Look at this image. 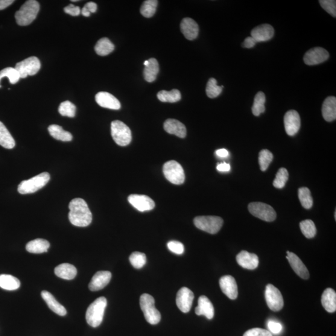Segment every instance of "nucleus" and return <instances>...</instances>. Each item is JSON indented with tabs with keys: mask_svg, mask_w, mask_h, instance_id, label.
Wrapping results in <instances>:
<instances>
[{
	"mask_svg": "<svg viewBox=\"0 0 336 336\" xmlns=\"http://www.w3.org/2000/svg\"><path fill=\"white\" fill-rule=\"evenodd\" d=\"M42 297L51 310L55 314L64 317L66 315L67 311L65 308L55 300L53 295L47 291L42 292Z\"/></svg>",
	"mask_w": 336,
	"mask_h": 336,
	"instance_id": "26",
	"label": "nucleus"
},
{
	"mask_svg": "<svg viewBox=\"0 0 336 336\" xmlns=\"http://www.w3.org/2000/svg\"><path fill=\"white\" fill-rule=\"evenodd\" d=\"M215 154H217V156L220 157H226L229 156V151H228L226 149H220L215 151Z\"/></svg>",
	"mask_w": 336,
	"mask_h": 336,
	"instance_id": "55",
	"label": "nucleus"
},
{
	"mask_svg": "<svg viewBox=\"0 0 336 336\" xmlns=\"http://www.w3.org/2000/svg\"><path fill=\"white\" fill-rule=\"evenodd\" d=\"M107 301L105 297L98 298L89 306L86 311L87 323L92 328H97L101 325L104 315Z\"/></svg>",
	"mask_w": 336,
	"mask_h": 336,
	"instance_id": "2",
	"label": "nucleus"
},
{
	"mask_svg": "<svg viewBox=\"0 0 336 336\" xmlns=\"http://www.w3.org/2000/svg\"><path fill=\"white\" fill-rule=\"evenodd\" d=\"M19 280L10 274H0V288L6 290H16L19 288Z\"/></svg>",
	"mask_w": 336,
	"mask_h": 336,
	"instance_id": "32",
	"label": "nucleus"
},
{
	"mask_svg": "<svg viewBox=\"0 0 336 336\" xmlns=\"http://www.w3.org/2000/svg\"><path fill=\"white\" fill-rule=\"evenodd\" d=\"M51 136L54 139L63 142H71L73 136L69 131H66L57 125H51L48 127Z\"/></svg>",
	"mask_w": 336,
	"mask_h": 336,
	"instance_id": "31",
	"label": "nucleus"
},
{
	"mask_svg": "<svg viewBox=\"0 0 336 336\" xmlns=\"http://www.w3.org/2000/svg\"><path fill=\"white\" fill-rule=\"evenodd\" d=\"M4 77L8 78L10 84H15L19 81L20 76L14 67H9L0 71V83H1L2 78ZM2 86L0 85V88Z\"/></svg>",
	"mask_w": 336,
	"mask_h": 336,
	"instance_id": "41",
	"label": "nucleus"
},
{
	"mask_svg": "<svg viewBox=\"0 0 336 336\" xmlns=\"http://www.w3.org/2000/svg\"><path fill=\"white\" fill-rule=\"evenodd\" d=\"M329 57V52L325 49L315 47L306 52L303 60L306 65L314 66L325 62Z\"/></svg>",
	"mask_w": 336,
	"mask_h": 336,
	"instance_id": "12",
	"label": "nucleus"
},
{
	"mask_svg": "<svg viewBox=\"0 0 336 336\" xmlns=\"http://www.w3.org/2000/svg\"><path fill=\"white\" fill-rule=\"evenodd\" d=\"M195 226L204 232L215 234L223 226V219L218 216H198L194 219Z\"/></svg>",
	"mask_w": 336,
	"mask_h": 336,
	"instance_id": "6",
	"label": "nucleus"
},
{
	"mask_svg": "<svg viewBox=\"0 0 336 336\" xmlns=\"http://www.w3.org/2000/svg\"><path fill=\"white\" fill-rule=\"evenodd\" d=\"M195 314L204 315L208 320L214 317V308L212 303L206 296H201L198 300V306L195 309Z\"/></svg>",
	"mask_w": 336,
	"mask_h": 336,
	"instance_id": "23",
	"label": "nucleus"
},
{
	"mask_svg": "<svg viewBox=\"0 0 336 336\" xmlns=\"http://www.w3.org/2000/svg\"><path fill=\"white\" fill-rule=\"evenodd\" d=\"M164 129L166 132L174 134L181 139L185 138L187 131L185 125L175 119H168L164 124Z\"/></svg>",
	"mask_w": 336,
	"mask_h": 336,
	"instance_id": "24",
	"label": "nucleus"
},
{
	"mask_svg": "<svg viewBox=\"0 0 336 336\" xmlns=\"http://www.w3.org/2000/svg\"><path fill=\"white\" fill-rule=\"evenodd\" d=\"M320 4L327 12L333 17L336 16V2L334 0H320Z\"/></svg>",
	"mask_w": 336,
	"mask_h": 336,
	"instance_id": "46",
	"label": "nucleus"
},
{
	"mask_svg": "<svg viewBox=\"0 0 336 336\" xmlns=\"http://www.w3.org/2000/svg\"><path fill=\"white\" fill-rule=\"evenodd\" d=\"M0 145L7 149H12L15 147V141L7 127L0 122Z\"/></svg>",
	"mask_w": 336,
	"mask_h": 336,
	"instance_id": "33",
	"label": "nucleus"
},
{
	"mask_svg": "<svg viewBox=\"0 0 336 336\" xmlns=\"http://www.w3.org/2000/svg\"><path fill=\"white\" fill-rule=\"evenodd\" d=\"M321 303L326 311L332 313L336 311V293L331 288L326 289L321 297Z\"/></svg>",
	"mask_w": 336,
	"mask_h": 336,
	"instance_id": "27",
	"label": "nucleus"
},
{
	"mask_svg": "<svg viewBox=\"0 0 336 336\" xmlns=\"http://www.w3.org/2000/svg\"><path fill=\"white\" fill-rule=\"evenodd\" d=\"M273 159V154L268 150H263L259 153V162L262 171H265Z\"/></svg>",
	"mask_w": 336,
	"mask_h": 336,
	"instance_id": "42",
	"label": "nucleus"
},
{
	"mask_svg": "<svg viewBox=\"0 0 336 336\" xmlns=\"http://www.w3.org/2000/svg\"><path fill=\"white\" fill-rule=\"evenodd\" d=\"M163 173L169 182L180 185L185 182V174L184 169L176 161H169L163 166Z\"/></svg>",
	"mask_w": 336,
	"mask_h": 336,
	"instance_id": "8",
	"label": "nucleus"
},
{
	"mask_svg": "<svg viewBox=\"0 0 336 336\" xmlns=\"http://www.w3.org/2000/svg\"><path fill=\"white\" fill-rule=\"evenodd\" d=\"M221 290L230 300H235L238 297V287L234 278L226 275L219 280Z\"/></svg>",
	"mask_w": 336,
	"mask_h": 336,
	"instance_id": "16",
	"label": "nucleus"
},
{
	"mask_svg": "<svg viewBox=\"0 0 336 336\" xmlns=\"http://www.w3.org/2000/svg\"><path fill=\"white\" fill-rule=\"evenodd\" d=\"M265 297L268 308L273 311H279L284 306V301L281 292L271 284L266 286Z\"/></svg>",
	"mask_w": 336,
	"mask_h": 336,
	"instance_id": "10",
	"label": "nucleus"
},
{
	"mask_svg": "<svg viewBox=\"0 0 336 336\" xmlns=\"http://www.w3.org/2000/svg\"><path fill=\"white\" fill-rule=\"evenodd\" d=\"M286 254H287V256L286 258L290 263L294 272L302 279L308 280L309 278V271L299 257L296 254L289 252V251L286 252Z\"/></svg>",
	"mask_w": 336,
	"mask_h": 336,
	"instance_id": "18",
	"label": "nucleus"
},
{
	"mask_svg": "<svg viewBox=\"0 0 336 336\" xmlns=\"http://www.w3.org/2000/svg\"><path fill=\"white\" fill-rule=\"evenodd\" d=\"M157 97L161 102L175 103L181 100V95L179 90L173 89L171 91L162 90L157 93Z\"/></svg>",
	"mask_w": 336,
	"mask_h": 336,
	"instance_id": "35",
	"label": "nucleus"
},
{
	"mask_svg": "<svg viewBox=\"0 0 336 336\" xmlns=\"http://www.w3.org/2000/svg\"><path fill=\"white\" fill-rule=\"evenodd\" d=\"M97 10V5L94 2H89L84 6L83 10H81V14L84 16L89 17L90 13H95Z\"/></svg>",
	"mask_w": 336,
	"mask_h": 336,
	"instance_id": "49",
	"label": "nucleus"
},
{
	"mask_svg": "<svg viewBox=\"0 0 336 336\" xmlns=\"http://www.w3.org/2000/svg\"><path fill=\"white\" fill-rule=\"evenodd\" d=\"M248 208L251 214L261 220L272 222L276 219L275 210L268 204L255 202V203H251L248 205Z\"/></svg>",
	"mask_w": 336,
	"mask_h": 336,
	"instance_id": "9",
	"label": "nucleus"
},
{
	"mask_svg": "<svg viewBox=\"0 0 336 336\" xmlns=\"http://www.w3.org/2000/svg\"><path fill=\"white\" fill-rule=\"evenodd\" d=\"M111 134L114 141L121 147L129 145L132 139L129 127L119 121H113L111 124Z\"/></svg>",
	"mask_w": 336,
	"mask_h": 336,
	"instance_id": "7",
	"label": "nucleus"
},
{
	"mask_svg": "<svg viewBox=\"0 0 336 336\" xmlns=\"http://www.w3.org/2000/svg\"><path fill=\"white\" fill-rule=\"evenodd\" d=\"M214 78H210L206 87V94L210 98L218 97L223 91L224 86H219Z\"/></svg>",
	"mask_w": 336,
	"mask_h": 336,
	"instance_id": "39",
	"label": "nucleus"
},
{
	"mask_svg": "<svg viewBox=\"0 0 336 336\" xmlns=\"http://www.w3.org/2000/svg\"><path fill=\"white\" fill-rule=\"evenodd\" d=\"M154 298L150 294H143L140 297V305L146 320L152 325H155L160 322L162 315L154 306Z\"/></svg>",
	"mask_w": 336,
	"mask_h": 336,
	"instance_id": "4",
	"label": "nucleus"
},
{
	"mask_svg": "<svg viewBox=\"0 0 336 336\" xmlns=\"http://www.w3.org/2000/svg\"><path fill=\"white\" fill-rule=\"evenodd\" d=\"M181 30L187 39H196L199 34V26L194 19L186 17L181 23Z\"/></svg>",
	"mask_w": 336,
	"mask_h": 336,
	"instance_id": "22",
	"label": "nucleus"
},
{
	"mask_svg": "<svg viewBox=\"0 0 336 336\" xmlns=\"http://www.w3.org/2000/svg\"><path fill=\"white\" fill-rule=\"evenodd\" d=\"M288 172L287 169L282 168L278 171L275 179L273 181V185L274 188L282 189L284 188L288 180Z\"/></svg>",
	"mask_w": 336,
	"mask_h": 336,
	"instance_id": "43",
	"label": "nucleus"
},
{
	"mask_svg": "<svg viewBox=\"0 0 336 336\" xmlns=\"http://www.w3.org/2000/svg\"><path fill=\"white\" fill-rule=\"evenodd\" d=\"M40 6L36 0H29L16 11L15 19L19 26H28L33 23L39 13Z\"/></svg>",
	"mask_w": 336,
	"mask_h": 336,
	"instance_id": "3",
	"label": "nucleus"
},
{
	"mask_svg": "<svg viewBox=\"0 0 336 336\" xmlns=\"http://www.w3.org/2000/svg\"><path fill=\"white\" fill-rule=\"evenodd\" d=\"M128 200L131 206L140 212L149 211L155 206L154 202L145 195L131 194L128 197Z\"/></svg>",
	"mask_w": 336,
	"mask_h": 336,
	"instance_id": "14",
	"label": "nucleus"
},
{
	"mask_svg": "<svg viewBox=\"0 0 336 336\" xmlns=\"http://www.w3.org/2000/svg\"><path fill=\"white\" fill-rule=\"evenodd\" d=\"M148 65L145 66L144 72L145 80L148 83H153L156 80L159 72V64L156 59L151 58L148 60Z\"/></svg>",
	"mask_w": 336,
	"mask_h": 336,
	"instance_id": "30",
	"label": "nucleus"
},
{
	"mask_svg": "<svg viewBox=\"0 0 336 336\" xmlns=\"http://www.w3.org/2000/svg\"><path fill=\"white\" fill-rule=\"evenodd\" d=\"M266 101L265 95L264 92H259L256 93L254 98L253 105L252 106V113L254 115L259 116L262 113L265 112V104Z\"/></svg>",
	"mask_w": 336,
	"mask_h": 336,
	"instance_id": "36",
	"label": "nucleus"
},
{
	"mask_svg": "<svg viewBox=\"0 0 336 336\" xmlns=\"http://www.w3.org/2000/svg\"><path fill=\"white\" fill-rule=\"evenodd\" d=\"M217 169L220 172H229L230 170V165L226 163H221L218 165Z\"/></svg>",
	"mask_w": 336,
	"mask_h": 336,
	"instance_id": "53",
	"label": "nucleus"
},
{
	"mask_svg": "<svg viewBox=\"0 0 336 336\" xmlns=\"http://www.w3.org/2000/svg\"><path fill=\"white\" fill-rule=\"evenodd\" d=\"M14 68L20 76V78H26L28 75H34L39 72L41 63L39 59L35 56L27 58L16 64Z\"/></svg>",
	"mask_w": 336,
	"mask_h": 336,
	"instance_id": "11",
	"label": "nucleus"
},
{
	"mask_svg": "<svg viewBox=\"0 0 336 336\" xmlns=\"http://www.w3.org/2000/svg\"><path fill=\"white\" fill-rule=\"evenodd\" d=\"M268 328L270 332L273 333L274 334H279L282 330V324L276 322L274 321H269L268 323Z\"/></svg>",
	"mask_w": 336,
	"mask_h": 336,
	"instance_id": "50",
	"label": "nucleus"
},
{
	"mask_svg": "<svg viewBox=\"0 0 336 336\" xmlns=\"http://www.w3.org/2000/svg\"><path fill=\"white\" fill-rule=\"evenodd\" d=\"M299 197L304 208L306 209H311L313 200L311 194L310 190L306 187H303L299 189Z\"/></svg>",
	"mask_w": 336,
	"mask_h": 336,
	"instance_id": "37",
	"label": "nucleus"
},
{
	"mask_svg": "<svg viewBox=\"0 0 336 336\" xmlns=\"http://www.w3.org/2000/svg\"><path fill=\"white\" fill-rule=\"evenodd\" d=\"M157 3L159 2L156 0L145 1L140 8V13L145 17L153 16L156 13Z\"/></svg>",
	"mask_w": 336,
	"mask_h": 336,
	"instance_id": "40",
	"label": "nucleus"
},
{
	"mask_svg": "<svg viewBox=\"0 0 336 336\" xmlns=\"http://www.w3.org/2000/svg\"><path fill=\"white\" fill-rule=\"evenodd\" d=\"M236 262L242 268L248 270H255L258 267L259 259L258 256L245 250H242L236 257Z\"/></svg>",
	"mask_w": 336,
	"mask_h": 336,
	"instance_id": "19",
	"label": "nucleus"
},
{
	"mask_svg": "<svg viewBox=\"0 0 336 336\" xmlns=\"http://www.w3.org/2000/svg\"><path fill=\"white\" fill-rule=\"evenodd\" d=\"M55 275L64 280H71L77 275V269L74 265L69 264H62L55 267Z\"/></svg>",
	"mask_w": 336,
	"mask_h": 336,
	"instance_id": "28",
	"label": "nucleus"
},
{
	"mask_svg": "<svg viewBox=\"0 0 336 336\" xmlns=\"http://www.w3.org/2000/svg\"><path fill=\"white\" fill-rule=\"evenodd\" d=\"M59 112L61 115L68 116L70 118L74 117L76 113V107L74 104L69 101L62 102L60 105Z\"/></svg>",
	"mask_w": 336,
	"mask_h": 336,
	"instance_id": "44",
	"label": "nucleus"
},
{
	"mask_svg": "<svg viewBox=\"0 0 336 336\" xmlns=\"http://www.w3.org/2000/svg\"><path fill=\"white\" fill-rule=\"evenodd\" d=\"M115 48L113 44L107 37L102 38L96 44L95 51L96 53L101 56H105L111 53Z\"/></svg>",
	"mask_w": 336,
	"mask_h": 336,
	"instance_id": "34",
	"label": "nucleus"
},
{
	"mask_svg": "<svg viewBox=\"0 0 336 336\" xmlns=\"http://www.w3.org/2000/svg\"><path fill=\"white\" fill-rule=\"evenodd\" d=\"M194 299V293L186 287H183L178 291L176 297V305L178 308L184 313L191 310Z\"/></svg>",
	"mask_w": 336,
	"mask_h": 336,
	"instance_id": "13",
	"label": "nucleus"
},
{
	"mask_svg": "<svg viewBox=\"0 0 336 336\" xmlns=\"http://www.w3.org/2000/svg\"><path fill=\"white\" fill-rule=\"evenodd\" d=\"M14 2V0H0V10H4L9 6L12 5Z\"/></svg>",
	"mask_w": 336,
	"mask_h": 336,
	"instance_id": "54",
	"label": "nucleus"
},
{
	"mask_svg": "<svg viewBox=\"0 0 336 336\" xmlns=\"http://www.w3.org/2000/svg\"><path fill=\"white\" fill-rule=\"evenodd\" d=\"M64 11L67 14L73 16H77L81 13V8L78 7H75L74 5L71 4L64 8Z\"/></svg>",
	"mask_w": 336,
	"mask_h": 336,
	"instance_id": "51",
	"label": "nucleus"
},
{
	"mask_svg": "<svg viewBox=\"0 0 336 336\" xmlns=\"http://www.w3.org/2000/svg\"><path fill=\"white\" fill-rule=\"evenodd\" d=\"M300 226L303 234L307 239L313 238L317 234V228H315V224L313 221L309 220V219L301 222Z\"/></svg>",
	"mask_w": 336,
	"mask_h": 336,
	"instance_id": "38",
	"label": "nucleus"
},
{
	"mask_svg": "<svg viewBox=\"0 0 336 336\" xmlns=\"http://www.w3.org/2000/svg\"><path fill=\"white\" fill-rule=\"evenodd\" d=\"M129 260L131 265L136 269L142 268L147 263V256L145 254L139 252L131 253Z\"/></svg>",
	"mask_w": 336,
	"mask_h": 336,
	"instance_id": "45",
	"label": "nucleus"
},
{
	"mask_svg": "<svg viewBox=\"0 0 336 336\" xmlns=\"http://www.w3.org/2000/svg\"><path fill=\"white\" fill-rule=\"evenodd\" d=\"M167 246L171 252L177 255H181L185 252V247L180 242L175 241L169 242Z\"/></svg>",
	"mask_w": 336,
	"mask_h": 336,
	"instance_id": "47",
	"label": "nucleus"
},
{
	"mask_svg": "<svg viewBox=\"0 0 336 336\" xmlns=\"http://www.w3.org/2000/svg\"><path fill=\"white\" fill-rule=\"evenodd\" d=\"M95 101L101 107L112 110H119L121 104L117 98L111 93L100 92L95 95Z\"/></svg>",
	"mask_w": 336,
	"mask_h": 336,
	"instance_id": "20",
	"label": "nucleus"
},
{
	"mask_svg": "<svg viewBox=\"0 0 336 336\" xmlns=\"http://www.w3.org/2000/svg\"><path fill=\"white\" fill-rule=\"evenodd\" d=\"M148 63H149V62H148V61H145V63H144V66H148Z\"/></svg>",
	"mask_w": 336,
	"mask_h": 336,
	"instance_id": "56",
	"label": "nucleus"
},
{
	"mask_svg": "<svg viewBox=\"0 0 336 336\" xmlns=\"http://www.w3.org/2000/svg\"><path fill=\"white\" fill-rule=\"evenodd\" d=\"M274 29L270 25L264 24L256 26L251 32V36L256 43L268 42L274 36Z\"/></svg>",
	"mask_w": 336,
	"mask_h": 336,
	"instance_id": "21",
	"label": "nucleus"
},
{
	"mask_svg": "<svg viewBox=\"0 0 336 336\" xmlns=\"http://www.w3.org/2000/svg\"><path fill=\"white\" fill-rule=\"evenodd\" d=\"M322 114L324 120L328 122L335 121L336 118V98L331 96L324 101L322 106Z\"/></svg>",
	"mask_w": 336,
	"mask_h": 336,
	"instance_id": "25",
	"label": "nucleus"
},
{
	"mask_svg": "<svg viewBox=\"0 0 336 336\" xmlns=\"http://www.w3.org/2000/svg\"><path fill=\"white\" fill-rule=\"evenodd\" d=\"M69 219L75 226L84 227L92 223V214L88 205L83 199L75 198L69 204Z\"/></svg>",
	"mask_w": 336,
	"mask_h": 336,
	"instance_id": "1",
	"label": "nucleus"
},
{
	"mask_svg": "<svg viewBox=\"0 0 336 336\" xmlns=\"http://www.w3.org/2000/svg\"><path fill=\"white\" fill-rule=\"evenodd\" d=\"M243 336H273L270 331L262 328H253L244 333Z\"/></svg>",
	"mask_w": 336,
	"mask_h": 336,
	"instance_id": "48",
	"label": "nucleus"
},
{
	"mask_svg": "<svg viewBox=\"0 0 336 336\" xmlns=\"http://www.w3.org/2000/svg\"><path fill=\"white\" fill-rule=\"evenodd\" d=\"M256 43H257L256 41L254 39L252 36L247 37L246 39H245L242 46H243L245 48H252L254 46H255Z\"/></svg>",
	"mask_w": 336,
	"mask_h": 336,
	"instance_id": "52",
	"label": "nucleus"
},
{
	"mask_svg": "<svg viewBox=\"0 0 336 336\" xmlns=\"http://www.w3.org/2000/svg\"><path fill=\"white\" fill-rule=\"evenodd\" d=\"M284 125L286 133L289 136H294L300 130L301 120L299 113L296 110H290L284 116Z\"/></svg>",
	"mask_w": 336,
	"mask_h": 336,
	"instance_id": "15",
	"label": "nucleus"
},
{
	"mask_svg": "<svg viewBox=\"0 0 336 336\" xmlns=\"http://www.w3.org/2000/svg\"><path fill=\"white\" fill-rule=\"evenodd\" d=\"M50 244L46 240L36 239L28 242L26 245V250L31 253H43L48 252Z\"/></svg>",
	"mask_w": 336,
	"mask_h": 336,
	"instance_id": "29",
	"label": "nucleus"
},
{
	"mask_svg": "<svg viewBox=\"0 0 336 336\" xmlns=\"http://www.w3.org/2000/svg\"><path fill=\"white\" fill-rule=\"evenodd\" d=\"M50 180L48 172H42L30 180L23 181L19 184L17 191L22 194L34 193L45 186Z\"/></svg>",
	"mask_w": 336,
	"mask_h": 336,
	"instance_id": "5",
	"label": "nucleus"
},
{
	"mask_svg": "<svg viewBox=\"0 0 336 336\" xmlns=\"http://www.w3.org/2000/svg\"><path fill=\"white\" fill-rule=\"evenodd\" d=\"M112 279V273L108 271H100L96 273L92 277L89 285L90 291H97L102 290L106 286Z\"/></svg>",
	"mask_w": 336,
	"mask_h": 336,
	"instance_id": "17",
	"label": "nucleus"
}]
</instances>
